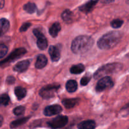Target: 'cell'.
<instances>
[{
	"label": "cell",
	"mask_w": 129,
	"mask_h": 129,
	"mask_svg": "<svg viewBox=\"0 0 129 129\" xmlns=\"http://www.w3.org/2000/svg\"><path fill=\"white\" fill-rule=\"evenodd\" d=\"M23 10H25L26 12L28 13L32 14L36 11L37 6L35 3H34L29 2L24 5Z\"/></svg>",
	"instance_id": "7402d4cb"
},
{
	"label": "cell",
	"mask_w": 129,
	"mask_h": 129,
	"mask_svg": "<svg viewBox=\"0 0 129 129\" xmlns=\"http://www.w3.org/2000/svg\"><path fill=\"white\" fill-rule=\"evenodd\" d=\"M15 79L14 77L13 76H9L7 78V79H6V82L7 83H8L9 84H11L13 83H15Z\"/></svg>",
	"instance_id": "f546056e"
},
{
	"label": "cell",
	"mask_w": 129,
	"mask_h": 129,
	"mask_svg": "<svg viewBox=\"0 0 129 129\" xmlns=\"http://www.w3.org/2000/svg\"><path fill=\"white\" fill-rule=\"evenodd\" d=\"M60 88L59 84H49L44 86L39 92L40 96L44 99H49L53 98L55 93Z\"/></svg>",
	"instance_id": "5b68a950"
},
{
	"label": "cell",
	"mask_w": 129,
	"mask_h": 129,
	"mask_svg": "<svg viewBox=\"0 0 129 129\" xmlns=\"http://www.w3.org/2000/svg\"><path fill=\"white\" fill-rule=\"evenodd\" d=\"M26 52V50L25 48H18V49H15L13 52H12L10 54V55L8 57L0 62V67L5 68L6 66L8 65L10 63H11V62L14 61L16 59H18V58L21 57V56L25 55Z\"/></svg>",
	"instance_id": "277c9868"
},
{
	"label": "cell",
	"mask_w": 129,
	"mask_h": 129,
	"mask_svg": "<svg viewBox=\"0 0 129 129\" xmlns=\"http://www.w3.org/2000/svg\"><path fill=\"white\" fill-rule=\"evenodd\" d=\"M67 91L69 93H74L78 89V83L75 80H69L66 85Z\"/></svg>",
	"instance_id": "ffe728a7"
},
{
	"label": "cell",
	"mask_w": 129,
	"mask_h": 129,
	"mask_svg": "<svg viewBox=\"0 0 129 129\" xmlns=\"http://www.w3.org/2000/svg\"><path fill=\"white\" fill-rule=\"evenodd\" d=\"M79 102L78 98H70V99H64L62 101V103L66 108H72L75 107Z\"/></svg>",
	"instance_id": "2e32d148"
},
{
	"label": "cell",
	"mask_w": 129,
	"mask_h": 129,
	"mask_svg": "<svg viewBox=\"0 0 129 129\" xmlns=\"http://www.w3.org/2000/svg\"><path fill=\"white\" fill-rule=\"evenodd\" d=\"M68 122V118L66 116L59 115L53 118L47 122V125L50 128L57 129L64 127Z\"/></svg>",
	"instance_id": "8992f818"
},
{
	"label": "cell",
	"mask_w": 129,
	"mask_h": 129,
	"mask_svg": "<svg viewBox=\"0 0 129 129\" xmlns=\"http://www.w3.org/2000/svg\"><path fill=\"white\" fill-rule=\"evenodd\" d=\"M5 6V0H0V9L3 8Z\"/></svg>",
	"instance_id": "1f68e13d"
},
{
	"label": "cell",
	"mask_w": 129,
	"mask_h": 129,
	"mask_svg": "<svg viewBox=\"0 0 129 129\" xmlns=\"http://www.w3.org/2000/svg\"><path fill=\"white\" fill-rule=\"evenodd\" d=\"M113 86V82L110 77L105 76L97 83L96 90L98 92H102L107 89H110Z\"/></svg>",
	"instance_id": "52a82bcc"
},
{
	"label": "cell",
	"mask_w": 129,
	"mask_h": 129,
	"mask_svg": "<svg viewBox=\"0 0 129 129\" xmlns=\"http://www.w3.org/2000/svg\"><path fill=\"white\" fill-rule=\"evenodd\" d=\"M25 108L23 106H19V107H16L15 109L13 110V113L16 116L21 115L25 113Z\"/></svg>",
	"instance_id": "484cf974"
},
{
	"label": "cell",
	"mask_w": 129,
	"mask_h": 129,
	"mask_svg": "<svg viewBox=\"0 0 129 129\" xmlns=\"http://www.w3.org/2000/svg\"><path fill=\"white\" fill-rule=\"evenodd\" d=\"M3 123V117L1 115H0V127L2 125Z\"/></svg>",
	"instance_id": "d6a6232c"
},
{
	"label": "cell",
	"mask_w": 129,
	"mask_h": 129,
	"mask_svg": "<svg viewBox=\"0 0 129 129\" xmlns=\"http://www.w3.org/2000/svg\"><path fill=\"white\" fill-rule=\"evenodd\" d=\"M99 0H90V1H88L86 3L84 4V5H81L80 7L79 8V10L82 12L84 13L87 14L88 13L91 12L94 8V6L97 4Z\"/></svg>",
	"instance_id": "30bf717a"
},
{
	"label": "cell",
	"mask_w": 129,
	"mask_h": 129,
	"mask_svg": "<svg viewBox=\"0 0 129 129\" xmlns=\"http://www.w3.org/2000/svg\"><path fill=\"white\" fill-rule=\"evenodd\" d=\"M10 21L5 18L0 19V36H2L8 31L10 28Z\"/></svg>",
	"instance_id": "9a60e30c"
},
{
	"label": "cell",
	"mask_w": 129,
	"mask_h": 129,
	"mask_svg": "<svg viewBox=\"0 0 129 129\" xmlns=\"http://www.w3.org/2000/svg\"><path fill=\"white\" fill-rule=\"evenodd\" d=\"M62 18L65 22L70 23L72 22L73 18V13L71 10H66L62 13Z\"/></svg>",
	"instance_id": "ac0fdd59"
},
{
	"label": "cell",
	"mask_w": 129,
	"mask_h": 129,
	"mask_svg": "<svg viewBox=\"0 0 129 129\" xmlns=\"http://www.w3.org/2000/svg\"><path fill=\"white\" fill-rule=\"evenodd\" d=\"M30 66V61L28 60H25L18 62L13 67V70L19 73H22L25 71Z\"/></svg>",
	"instance_id": "7c38bea8"
},
{
	"label": "cell",
	"mask_w": 129,
	"mask_h": 129,
	"mask_svg": "<svg viewBox=\"0 0 129 129\" xmlns=\"http://www.w3.org/2000/svg\"><path fill=\"white\" fill-rule=\"evenodd\" d=\"M31 26V23H26L23 24L22 26L20 27V31H26L27 29H28V28Z\"/></svg>",
	"instance_id": "f1b7e54d"
},
{
	"label": "cell",
	"mask_w": 129,
	"mask_h": 129,
	"mask_svg": "<svg viewBox=\"0 0 129 129\" xmlns=\"http://www.w3.org/2000/svg\"><path fill=\"white\" fill-rule=\"evenodd\" d=\"M47 58L45 55L40 54L38 55L37 59V61L35 62V68L39 69H42L47 65Z\"/></svg>",
	"instance_id": "4fadbf2b"
},
{
	"label": "cell",
	"mask_w": 129,
	"mask_h": 129,
	"mask_svg": "<svg viewBox=\"0 0 129 129\" xmlns=\"http://www.w3.org/2000/svg\"><path fill=\"white\" fill-rule=\"evenodd\" d=\"M62 111V108L59 105H53L48 106L45 108L44 113L45 116H52L59 114Z\"/></svg>",
	"instance_id": "9c48e42d"
},
{
	"label": "cell",
	"mask_w": 129,
	"mask_h": 129,
	"mask_svg": "<svg viewBox=\"0 0 129 129\" xmlns=\"http://www.w3.org/2000/svg\"><path fill=\"white\" fill-rule=\"evenodd\" d=\"M122 65L119 63H112L103 66L98 69L94 74V78L95 79H100L103 77L109 74L116 73L122 69Z\"/></svg>",
	"instance_id": "3957f363"
},
{
	"label": "cell",
	"mask_w": 129,
	"mask_h": 129,
	"mask_svg": "<svg viewBox=\"0 0 129 129\" xmlns=\"http://www.w3.org/2000/svg\"><path fill=\"white\" fill-rule=\"evenodd\" d=\"M102 3H106V4H108V3H111L113 2L114 0H100Z\"/></svg>",
	"instance_id": "4dcf8cb0"
},
{
	"label": "cell",
	"mask_w": 129,
	"mask_h": 129,
	"mask_svg": "<svg viewBox=\"0 0 129 129\" xmlns=\"http://www.w3.org/2000/svg\"><path fill=\"white\" fill-rule=\"evenodd\" d=\"M122 37V34L120 31H110L99 39L98 46L101 49H110L119 42Z\"/></svg>",
	"instance_id": "7a4b0ae2"
},
{
	"label": "cell",
	"mask_w": 129,
	"mask_h": 129,
	"mask_svg": "<svg viewBox=\"0 0 129 129\" xmlns=\"http://www.w3.org/2000/svg\"><path fill=\"white\" fill-rule=\"evenodd\" d=\"M8 49L6 45L0 44V59L6 55L8 52Z\"/></svg>",
	"instance_id": "4316f807"
},
{
	"label": "cell",
	"mask_w": 129,
	"mask_h": 129,
	"mask_svg": "<svg viewBox=\"0 0 129 129\" xmlns=\"http://www.w3.org/2000/svg\"><path fill=\"white\" fill-rule=\"evenodd\" d=\"M123 21L120 19H115L111 22V26L114 28H118L123 25Z\"/></svg>",
	"instance_id": "d4e9b609"
},
{
	"label": "cell",
	"mask_w": 129,
	"mask_h": 129,
	"mask_svg": "<svg viewBox=\"0 0 129 129\" xmlns=\"http://www.w3.org/2000/svg\"><path fill=\"white\" fill-rule=\"evenodd\" d=\"M61 29V26L60 23L58 22H55L49 28V33L52 37H56L58 35V34Z\"/></svg>",
	"instance_id": "e0dca14e"
},
{
	"label": "cell",
	"mask_w": 129,
	"mask_h": 129,
	"mask_svg": "<svg viewBox=\"0 0 129 129\" xmlns=\"http://www.w3.org/2000/svg\"><path fill=\"white\" fill-rule=\"evenodd\" d=\"M15 93L18 100H21L25 97L26 94V91L25 88L21 86L16 87L15 89Z\"/></svg>",
	"instance_id": "d6986e66"
},
{
	"label": "cell",
	"mask_w": 129,
	"mask_h": 129,
	"mask_svg": "<svg viewBox=\"0 0 129 129\" xmlns=\"http://www.w3.org/2000/svg\"><path fill=\"white\" fill-rule=\"evenodd\" d=\"M10 99L7 94H3L0 95V106H7L10 103Z\"/></svg>",
	"instance_id": "cb8c5ba5"
},
{
	"label": "cell",
	"mask_w": 129,
	"mask_h": 129,
	"mask_svg": "<svg viewBox=\"0 0 129 129\" xmlns=\"http://www.w3.org/2000/svg\"><path fill=\"white\" fill-rule=\"evenodd\" d=\"M29 118H30V117H25V118H20V119L13 121V122H12L10 123V127H11V128H16V127H19V126L21 125L26 123V122L28 120Z\"/></svg>",
	"instance_id": "603a6c76"
},
{
	"label": "cell",
	"mask_w": 129,
	"mask_h": 129,
	"mask_svg": "<svg viewBox=\"0 0 129 129\" xmlns=\"http://www.w3.org/2000/svg\"><path fill=\"white\" fill-rule=\"evenodd\" d=\"M33 33L35 35V36L37 38V44L38 47L40 50H45V49H47L48 46L47 40L44 36V34L42 33V31L38 29H34L33 30Z\"/></svg>",
	"instance_id": "ba28073f"
},
{
	"label": "cell",
	"mask_w": 129,
	"mask_h": 129,
	"mask_svg": "<svg viewBox=\"0 0 129 129\" xmlns=\"http://www.w3.org/2000/svg\"><path fill=\"white\" fill-rule=\"evenodd\" d=\"M91 79V76H90L86 75L85 76H84L83 78H82L81 80V84L82 86H86L88 84V83L89 82Z\"/></svg>",
	"instance_id": "83f0119b"
},
{
	"label": "cell",
	"mask_w": 129,
	"mask_h": 129,
	"mask_svg": "<svg viewBox=\"0 0 129 129\" xmlns=\"http://www.w3.org/2000/svg\"><path fill=\"white\" fill-rule=\"evenodd\" d=\"M49 53L52 60L54 62H57L60 59V49L57 46L51 45L49 47Z\"/></svg>",
	"instance_id": "8fae6325"
},
{
	"label": "cell",
	"mask_w": 129,
	"mask_h": 129,
	"mask_svg": "<svg viewBox=\"0 0 129 129\" xmlns=\"http://www.w3.org/2000/svg\"><path fill=\"white\" fill-rule=\"evenodd\" d=\"M94 40L91 37L80 35L74 39L71 44V50L74 54H81L86 52L93 46Z\"/></svg>",
	"instance_id": "6da1fadb"
},
{
	"label": "cell",
	"mask_w": 129,
	"mask_h": 129,
	"mask_svg": "<svg viewBox=\"0 0 129 129\" xmlns=\"http://www.w3.org/2000/svg\"><path fill=\"white\" fill-rule=\"evenodd\" d=\"M78 129H94L96 127V123L94 120H88L81 122L78 126Z\"/></svg>",
	"instance_id": "5bb4252c"
},
{
	"label": "cell",
	"mask_w": 129,
	"mask_h": 129,
	"mask_svg": "<svg viewBox=\"0 0 129 129\" xmlns=\"http://www.w3.org/2000/svg\"><path fill=\"white\" fill-rule=\"evenodd\" d=\"M84 66L83 64H79L72 66L70 69L71 73L73 74H78L82 73L84 71Z\"/></svg>",
	"instance_id": "44dd1931"
}]
</instances>
